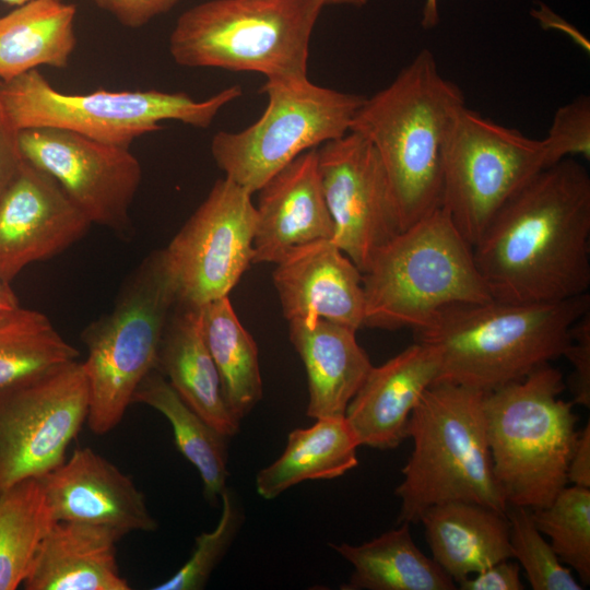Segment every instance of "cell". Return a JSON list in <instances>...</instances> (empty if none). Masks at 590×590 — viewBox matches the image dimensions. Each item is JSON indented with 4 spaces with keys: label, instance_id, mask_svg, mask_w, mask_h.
Masks as SVG:
<instances>
[{
    "label": "cell",
    "instance_id": "38",
    "mask_svg": "<svg viewBox=\"0 0 590 590\" xmlns=\"http://www.w3.org/2000/svg\"><path fill=\"white\" fill-rule=\"evenodd\" d=\"M461 590H523L520 565L504 559L458 582Z\"/></svg>",
    "mask_w": 590,
    "mask_h": 590
},
{
    "label": "cell",
    "instance_id": "42",
    "mask_svg": "<svg viewBox=\"0 0 590 590\" xmlns=\"http://www.w3.org/2000/svg\"><path fill=\"white\" fill-rule=\"evenodd\" d=\"M19 299L9 283L0 282V316L17 308Z\"/></svg>",
    "mask_w": 590,
    "mask_h": 590
},
{
    "label": "cell",
    "instance_id": "18",
    "mask_svg": "<svg viewBox=\"0 0 590 590\" xmlns=\"http://www.w3.org/2000/svg\"><path fill=\"white\" fill-rule=\"evenodd\" d=\"M273 282L287 321L326 319L364 327L363 273L330 239L292 248L276 263Z\"/></svg>",
    "mask_w": 590,
    "mask_h": 590
},
{
    "label": "cell",
    "instance_id": "27",
    "mask_svg": "<svg viewBox=\"0 0 590 590\" xmlns=\"http://www.w3.org/2000/svg\"><path fill=\"white\" fill-rule=\"evenodd\" d=\"M353 567L346 590H453L452 578L415 544L410 523L359 545L331 544Z\"/></svg>",
    "mask_w": 590,
    "mask_h": 590
},
{
    "label": "cell",
    "instance_id": "15",
    "mask_svg": "<svg viewBox=\"0 0 590 590\" xmlns=\"http://www.w3.org/2000/svg\"><path fill=\"white\" fill-rule=\"evenodd\" d=\"M332 243L364 273L375 253L402 232L382 162L374 145L349 131L318 148Z\"/></svg>",
    "mask_w": 590,
    "mask_h": 590
},
{
    "label": "cell",
    "instance_id": "17",
    "mask_svg": "<svg viewBox=\"0 0 590 590\" xmlns=\"http://www.w3.org/2000/svg\"><path fill=\"white\" fill-rule=\"evenodd\" d=\"M40 481L56 521L105 526L123 535L158 527L133 480L90 447L76 448Z\"/></svg>",
    "mask_w": 590,
    "mask_h": 590
},
{
    "label": "cell",
    "instance_id": "6",
    "mask_svg": "<svg viewBox=\"0 0 590 590\" xmlns=\"http://www.w3.org/2000/svg\"><path fill=\"white\" fill-rule=\"evenodd\" d=\"M564 389L562 373L545 364L484 394L493 471L508 507L544 508L567 486L579 432Z\"/></svg>",
    "mask_w": 590,
    "mask_h": 590
},
{
    "label": "cell",
    "instance_id": "39",
    "mask_svg": "<svg viewBox=\"0 0 590 590\" xmlns=\"http://www.w3.org/2000/svg\"><path fill=\"white\" fill-rule=\"evenodd\" d=\"M24 158L20 130L13 125L0 99V194L19 170Z\"/></svg>",
    "mask_w": 590,
    "mask_h": 590
},
{
    "label": "cell",
    "instance_id": "8",
    "mask_svg": "<svg viewBox=\"0 0 590 590\" xmlns=\"http://www.w3.org/2000/svg\"><path fill=\"white\" fill-rule=\"evenodd\" d=\"M177 303L175 281L163 250H157L130 276L114 309L83 331L86 423L94 434H107L121 422L137 388L155 369L162 335Z\"/></svg>",
    "mask_w": 590,
    "mask_h": 590
},
{
    "label": "cell",
    "instance_id": "13",
    "mask_svg": "<svg viewBox=\"0 0 590 590\" xmlns=\"http://www.w3.org/2000/svg\"><path fill=\"white\" fill-rule=\"evenodd\" d=\"M251 194L227 177L217 179L162 249L179 303L200 307L228 296L252 263L257 212Z\"/></svg>",
    "mask_w": 590,
    "mask_h": 590
},
{
    "label": "cell",
    "instance_id": "21",
    "mask_svg": "<svg viewBox=\"0 0 590 590\" xmlns=\"http://www.w3.org/2000/svg\"><path fill=\"white\" fill-rule=\"evenodd\" d=\"M125 535L105 526L57 520L23 582L25 590H129L117 559Z\"/></svg>",
    "mask_w": 590,
    "mask_h": 590
},
{
    "label": "cell",
    "instance_id": "11",
    "mask_svg": "<svg viewBox=\"0 0 590 590\" xmlns=\"http://www.w3.org/2000/svg\"><path fill=\"white\" fill-rule=\"evenodd\" d=\"M545 167L543 140L464 105L444 150L440 208L473 248L502 205Z\"/></svg>",
    "mask_w": 590,
    "mask_h": 590
},
{
    "label": "cell",
    "instance_id": "12",
    "mask_svg": "<svg viewBox=\"0 0 590 590\" xmlns=\"http://www.w3.org/2000/svg\"><path fill=\"white\" fill-rule=\"evenodd\" d=\"M87 413V381L78 361L0 392V492L59 467Z\"/></svg>",
    "mask_w": 590,
    "mask_h": 590
},
{
    "label": "cell",
    "instance_id": "23",
    "mask_svg": "<svg viewBox=\"0 0 590 590\" xmlns=\"http://www.w3.org/2000/svg\"><path fill=\"white\" fill-rule=\"evenodd\" d=\"M433 559L458 583L511 558L506 512L467 502L429 507L421 517Z\"/></svg>",
    "mask_w": 590,
    "mask_h": 590
},
{
    "label": "cell",
    "instance_id": "28",
    "mask_svg": "<svg viewBox=\"0 0 590 590\" xmlns=\"http://www.w3.org/2000/svg\"><path fill=\"white\" fill-rule=\"evenodd\" d=\"M200 329L217 369L225 404L239 422L262 398L258 346L228 296L200 307Z\"/></svg>",
    "mask_w": 590,
    "mask_h": 590
},
{
    "label": "cell",
    "instance_id": "10",
    "mask_svg": "<svg viewBox=\"0 0 590 590\" xmlns=\"http://www.w3.org/2000/svg\"><path fill=\"white\" fill-rule=\"evenodd\" d=\"M268 105L238 132L220 131L211 154L225 177L250 193L302 153L341 138L365 97L316 85L308 78L267 79Z\"/></svg>",
    "mask_w": 590,
    "mask_h": 590
},
{
    "label": "cell",
    "instance_id": "5",
    "mask_svg": "<svg viewBox=\"0 0 590 590\" xmlns=\"http://www.w3.org/2000/svg\"><path fill=\"white\" fill-rule=\"evenodd\" d=\"M364 327L427 326L441 310L492 300L472 246L438 208L382 246L363 273Z\"/></svg>",
    "mask_w": 590,
    "mask_h": 590
},
{
    "label": "cell",
    "instance_id": "35",
    "mask_svg": "<svg viewBox=\"0 0 590 590\" xmlns=\"http://www.w3.org/2000/svg\"><path fill=\"white\" fill-rule=\"evenodd\" d=\"M543 140L547 167L574 155L590 158V97L579 95L554 114Z\"/></svg>",
    "mask_w": 590,
    "mask_h": 590
},
{
    "label": "cell",
    "instance_id": "29",
    "mask_svg": "<svg viewBox=\"0 0 590 590\" xmlns=\"http://www.w3.org/2000/svg\"><path fill=\"white\" fill-rule=\"evenodd\" d=\"M132 403L145 404L167 418L177 449L201 476L204 498L215 503L228 477V437L191 409L157 369L141 381Z\"/></svg>",
    "mask_w": 590,
    "mask_h": 590
},
{
    "label": "cell",
    "instance_id": "40",
    "mask_svg": "<svg viewBox=\"0 0 590 590\" xmlns=\"http://www.w3.org/2000/svg\"><path fill=\"white\" fill-rule=\"evenodd\" d=\"M573 485L590 488V423L578 434L567 470Z\"/></svg>",
    "mask_w": 590,
    "mask_h": 590
},
{
    "label": "cell",
    "instance_id": "43",
    "mask_svg": "<svg viewBox=\"0 0 590 590\" xmlns=\"http://www.w3.org/2000/svg\"><path fill=\"white\" fill-rule=\"evenodd\" d=\"M439 22L438 3L437 0H425L423 8L421 25L425 30L435 27Z\"/></svg>",
    "mask_w": 590,
    "mask_h": 590
},
{
    "label": "cell",
    "instance_id": "1",
    "mask_svg": "<svg viewBox=\"0 0 590 590\" xmlns=\"http://www.w3.org/2000/svg\"><path fill=\"white\" fill-rule=\"evenodd\" d=\"M493 299L559 302L590 287V176L573 157L532 176L473 247Z\"/></svg>",
    "mask_w": 590,
    "mask_h": 590
},
{
    "label": "cell",
    "instance_id": "36",
    "mask_svg": "<svg viewBox=\"0 0 590 590\" xmlns=\"http://www.w3.org/2000/svg\"><path fill=\"white\" fill-rule=\"evenodd\" d=\"M563 356L573 365L568 384L573 404L590 406V311L583 314L570 329V343Z\"/></svg>",
    "mask_w": 590,
    "mask_h": 590
},
{
    "label": "cell",
    "instance_id": "9",
    "mask_svg": "<svg viewBox=\"0 0 590 590\" xmlns=\"http://www.w3.org/2000/svg\"><path fill=\"white\" fill-rule=\"evenodd\" d=\"M241 94L239 85L203 101L184 92L157 90L70 94L56 90L38 70L0 82V99L19 130L60 128L128 148L135 139L160 130L166 120L208 128L219 111Z\"/></svg>",
    "mask_w": 590,
    "mask_h": 590
},
{
    "label": "cell",
    "instance_id": "14",
    "mask_svg": "<svg viewBox=\"0 0 590 590\" xmlns=\"http://www.w3.org/2000/svg\"><path fill=\"white\" fill-rule=\"evenodd\" d=\"M20 149L23 158L48 174L91 224L127 232L142 178L130 148L42 127L20 130Z\"/></svg>",
    "mask_w": 590,
    "mask_h": 590
},
{
    "label": "cell",
    "instance_id": "30",
    "mask_svg": "<svg viewBox=\"0 0 590 590\" xmlns=\"http://www.w3.org/2000/svg\"><path fill=\"white\" fill-rule=\"evenodd\" d=\"M47 316L21 305L0 316V392L78 361Z\"/></svg>",
    "mask_w": 590,
    "mask_h": 590
},
{
    "label": "cell",
    "instance_id": "26",
    "mask_svg": "<svg viewBox=\"0 0 590 590\" xmlns=\"http://www.w3.org/2000/svg\"><path fill=\"white\" fill-rule=\"evenodd\" d=\"M358 447L344 415L317 418L288 434L282 455L257 473V493L273 499L302 482L339 477L358 464Z\"/></svg>",
    "mask_w": 590,
    "mask_h": 590
},
{
    "label": "cell",
    "instance_id": "2",
    "mask_svg": "<svg viewBox=\"0 0 590 590\" xmlns=\"http://www.w3.org/2000/svg\"><path fill=\"white\" fill-rule=\"evenodd\" d=\"M464 105L461 88L424 48L352 120L350 131L366 138L382 162L402 231L440 208L444 150Z\"/></svg>",
    "mask_w": 590,
    "mask_h": 590
},
{
    "label": "cell",
    "instance_id": "41",
    "mask_svg": "<svg viewBox=\"0 0 590 590\" xmlns=\"http://www.w3.org/2000/svg\"><path fill=\"white\" fill-rule=\"evenodd\" d=\"M533 12L534 13L532 14H534V16L538 17L541 23H546L548 26H553L566 32L573 38H577V43L580 44L582 47H586L587 50H589V44L585 40V38L564 20H560L558 16L554 15L548 9H546L544 4H541L540 11Z\"/></svg>",
    "mask_w": 590,
    "mask_h": 590
},
{
    "label": "cell",
    "instance_id": "44",
    "mask_svg": "<svg viewBox=\"0 0 590 590\" xmlns=\"http://www.w3.org/2000/svg\"><path fill=\"white\" fill-rule=\"evenodd\" d=\"M326 5L327 4H345V5H353V7H363L365 5L368 0H323Z\"/></svg>",
    "mask_w": 590,
    "mask_h": 590
},
{
    "label": "cell",
    "instance_id": "37",
    "mask_svg": "<svg viewBox=\"0 0 590 590\" xmlns=\"http://www.w3.org/2000/svg\"><path fill=\"white\" fill-rule=\"evenodd\" d=\"M120 24L139 28L170 11L180 0H93Z\"/></svg>",
    "mask_w": 590,
    "mask_h": 590
},
{
    "label": "cell",
    "instance_id": "20",
    "mask_svg": "<svg viewBox=\"0 0 590 590\" xmlns=\"http://www.w3.org/2000/svg\"><path fill=\"white\" fill-rule=\"evenodd\" d=\"M439 376V361L416 342L380 366H373L345 410L359 446L392 449L408 437L413 409Z\"/></svg>",
    "mask_w": 590,
    "mask_h": 590
},
{
    "label": "cell",
    "instance_id": "16",
    "mask_svg": "<svg viewBox=\"0 0 590 590\" xmlns=\"http://www.w3.org/2000/svg\"><path fill=\"white\" fill-rule=\"evenodd\" d=\"M91 222L46 173L25 160L0 194V282L81 239Z\"/></svg>",
    "mask_w": 590,
    "mask_h": 590
},
{
    "label": "cell",
    "instance_id": "34",
    "mask_svg": "<svg viewBox=\"0 0 590 590\" xmlns=\"http://www.w3.org/2000/svg\"><path fill=\"white\" fill-rule=\"evenodd\" d=\"M222 511L216 527L196 538L188 560L154 590H201L220 564L243 524V511L234 493L227 487L221 493Z\"/></svg>",
    "mask_w": 590,
    "mask_h": 590
},
{
    "label": "cell",
    "instance_id": "22",
    "mask_svg": "<svg viewBox=\"0 0 590 590\" xmlns=\"http://www.w3.org/2000/svg\"><path fill=\"white\" fill-rule=\"evenodd\" d=\"M290 339L308 379L307 415L343 416L373 365L356 330L326 319L288 322Z\"/></svg>",
    "mask_w": 590,
    "mask_h": 590
},
{
    "label": "cell",
    "instance_id": "24",
    "mask_svg": "<svg viewBox=\"0 0 590 590\" xmlns=\"http://www.w3.org/2000/svg\"><path fill=\"white\" fill-rule=\"evenodd\" d=\"M155 369L222 434L231 438L239 432L240 422L225 404L220 376L200 329L198 307L176 304L162 335Z\"/></svg>",
    "mask_w": 590,
    "mask_h": 590
},
{
    "label": "cell",
    "instance_id": "45",
    "mask_svg": "<svg viewBox=\"0 0 590 590\" xmlns=\"http://www.w3.org/2000/svg\"><path fill=\"white\" fill-rule=\"evenodd\" d=\"M1 1L5 2L9 5L17 7L32 0H1Z\"/></svg>",
    "mask_w": 590,
    "mask_h": 590
},
{
    "label": "cell",
    "instance_id": "32",
    "mask_svg": "<svg viewBox=\"0 0 590 590\" xmlns=\"http://www.w3.org/2000/svg\"><path fill=\"white\" fill-rule=\"evenodd\" d=\"M531 517L562 563L575 569L585 586L590 583V488L565 486L553 502L531 510Z\"/></svg>",
    "mask_w": 590,
    "mask_h": 590
},
{
    "label": "cell",
    "instance_id": "7",
    "mask_svg": "<svg viewBox=\"0 0 590 590\" xmlns=\"http://www.w3.org/2000/svg\"><path fill=\"white\" fill-rule=\"evenodd\" d=\"M323 0H209L179 15L169 36L188 68L307 78L309 44Z\"/></svg>",
    "mask_w": 590,
    "mask_h": 590
},
{
    "label": "cell",
    "instance_id": "31",
    "mask_svg": "<svg viewBox=\"0 0 590 590\" xmlns=\"http://www.w3.org/2000/svg\"><path fill=\"white\" fill-rule=\"evenodd\" d=\"M55 521L40 479H25L0 492V590L23 585Z\"/></svg>",
    "mask_w": 590,
    "mask_h": 590
},
{
    "label": "cell",
    "instance_id": "3",
    "mask_svg": "<svg viewBox=\"0 0 590 590\" xmlns=\"http://www.w3.org/2000/svg\"><path fill=\"white\" fill-rule=\"evenodd\" d=\"M589 308L588 293L548 303L492 299L448 307L414 332L438 356L436 382L487 393L563 356Z\"/></svg>",
    "mask_w": 590,
    "mask_h": 590
},
{
    "label": "cell",
    "instance_id": "25",
    "mask_svg": "<svg viewBox=\"0 0 590 590\" xmlns=\"http://www.w3.org/2000/svg\"><path fill=\"white\" fill-rule=\"evenodd\" d=\"M76 7L32 0L0 15V82L39 67H68L76 46Z\"/></svg>",
    "mask_w": 590,
    "mask_h": 590
},
{
    "label": "cell",
    "instance_id": "19",
    "mask_svg": "<svg viewBox=\"0 0 590 590\" xmlns=\"http://www.w3.org/2000/svg\"><path fill=\"white\" fill-rule=\"evenodd\" d=\"M258 192L252 263H276L294 247L332 239L334 225L322 190L318 148L298 155Z\"/></svg>",
    "mask_w": 590,
    "mask_h": 590
},
{
    "label": "cell",
    "instance_id": "4",
    "mask_svg": "<svg viewBox=\"0 0 590 590\" xmlns=\"http://www.w3.org/2000/svg\"><path fill=\"white\" fill-rule=\"evenodd\" d=\"M484 392L439 381L413 409L406 436L413 450L397 486L398 522L416 523L432 506L480 504L507 512L495 477L486 435Z\"/></svg>",
    "mask_w": 590,
    "mask_h": 590
},
{
    "label": "cell",
    "instance_id": "33",
    "mask_svg": "<svg viewBox=\"0 0 590 590\" xmlns=\"http://www.w3.org/2000/svg\"><path fill=\"white\" fill-rule=\"evenodd\" d=\"M506 515L510 524L511 558L522 566L533 590L582 589L535 527L530 509L509 506Z\"/></svg>",
    "mask_w": 590,
    "mask_h": 590
}]
</instances>
